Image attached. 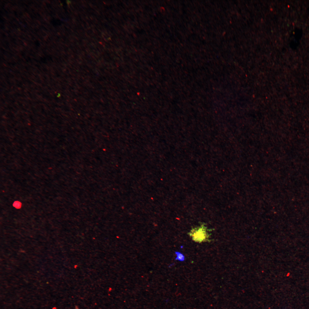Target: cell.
I'll return each instance as SVG.
<instances>
[{
  "label": "cell",
  "instance_id": "4",
  "mask_svg": "<svg viewBox=\"0 0 309 309\" xmlns=\"http://www.w3.org/2000/svg\"><path fill=\"white\" fill-rule=\"evenodd\" d=\"M13 205L16 208L19 209L21 207V203L19 201H15Z\"/></svg>",
  "mask_w": 309,
  "mask_h": 309
},
{
  "label": "cell",
  "instance_id": "5",
  "mask_svg": "<svg viewBox=\"0 0 309 309\" xmlns=\"http://www.w3.org/2000/svg\"><path fill=\"white\" fill-rule=\"evenodd\" d=\"M34 43L35 45L39 47L40 45V43L39 41L38 40H36L34 42Z\"/></svg>",
  "mask_w": 309,
  "mask_h": 309
},
{
  "label": "cell",
  "instance_id": "2",
  "mask_svg": "<svg viewBox=\"0 0 309 309\" xmlns=\"http://www.w3.org/2000/svg\"><path fill=\"white\" fill-rule=\"evenodd\" d=\"M175 254L177 257L175 260H179L180 261L183 262L185 260V257L184 255L179 251H175Z\"/></svg>",
  "mask_w": 309,
  "mask_h": 309
},
{
  "label": "cell",
  "instance_id": "3",
  "mask_svg": "<svg viewBox=\"0 0 309 309\" xmlns=\"http://www.w3.org/2000/svg\"><path fill=\"white\" fill-rule=\"evenodd\" d=\"M58 19H52L51 21V22L54 26H56L60 25V22Z\"/></svg>",
  "mask_w": 309,
  "mask_h": 309
},
{
  "label": "cell",
  "instance_id": "1",
  "mask_svg": "<svg viewBox=\"0 0 309 309\" xmlns=\"http://www.w3.org/2000/svg\"><path fill=\"white\" fill-rule=\"evenodd\" d=\"M208 229L204 224L193 228L188 233L192 240L195 242L201 243L211 241L210 239L211 234L208 232Z\"/></svg>",
  "mask_w": 309,
  "mask_h": 309
}]
</instances>
